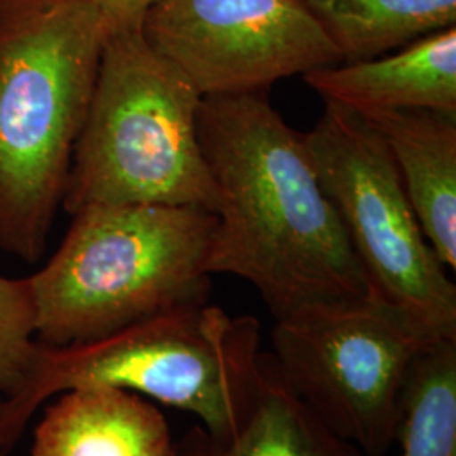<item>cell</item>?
<instances>
[{"label": "cell", "instance_id": "6", "mask_svg": "<svg viewBox=\"0 0 456 456\" xmlns=\"http://www.w3.org/2000/svg\"><path fill=\"white\" fill-rule=\"evenodd\" d=\"M305 141L370 294L426 342H456L455 282L426 240L380 135L362 115L325 102Z\"/></svg>", "mask_w": 456, "mask_h": 456}, {"label": "cell", "instance_id": "2", "mask_svg": "<svg viewBox=\"0 0 456 456\" xmlns=\"http://www.w3.org/2000/svg\"><path fill=\"white\" fill-rule=\"evenodd\" d=\"M105 36L82 0H0V248L22 261L63 205Z\"/></svg>", "mask_w": 456, "mask_h": 456}, {"label": "cell", "instance_id": "16", "mask_svg": "<svg viewBox=\"0 0 456 456\" xmlns=\"http://www.w3.org/2000/svg\"><path fill=\"white\" fill-rule=\"evenodd\" d=\"M88 7L97 11L103 19L107 31L141 26L147 11L159 0H82Z\"/></svg>", "mask_w": 456, "mask_h": 456}, {"label": "cell", "instance_id": "9", "mask_svg": "<svg viewBox=\"0 0 456 456\" xmlns=\"http://www.w3.org/2000/svg\"><path fill=\"white\" fill-rule=\"evenodd\" d=\"M325 102L354 112L435 110L456 114V28L428 34L394 54L303 75Z\"/></svg>", "mask_w": 456, "mask_h": 456}, {"label": "cell", "instance_id": "11", "mask_svg": "<svg viewBox=\"0 0 456 456\" xmlns=\"http://www.w3.org/2000/svg\"><path fill=\"white\" fill-rule=\"evenodd\" d=\"M34 429L31 456H173L163 412L146 397L112 387L58 394Z\"/></svg>", "mask_w": 456, "mask_h": 456}, {"label": "cell", "instance_id": "15", "mask_svg": "<svg viewBox=\"0 0 456 456\" xmlns=\"http://www.w3.org/2000/svg\"><path fill=\"white\" fill-rule=\"evenodd\" d=\"M36 338V303L29 277L0 274V395L9 397L28 374Z\"/></svg>", "mask_w": 456, "mask_h": 456}, {"label": "cell", "instance_id": "4", "mask_svg": "<svg viewBox=\"0 0 456 456\" xmlns=\"http://www.w3.org/2000/svg\"><path fill=\"white\" fill-rule=\"evenodd\" d=\"M216 222L208 210L169 205L73 213L56 254L29 276L37 342H92L147 318L208 303Z\"/></svg>", "mask_w": 456, "mask_h": 456}, {"label": "cell", "instance_id": "12", "mask_svg": "<svg viewBox=\"0 0 456 456\" xmlns=\"http://www.w3.org/2000/svg\"><path fill=\"white\" fill-rule=\"evenodd\" d=\"M173 456H363L337 436L279 375L267 359L265 384L256 406L227 435H212L196 426Z\"/></svg>", "mask_w": 456, "mask_h": 456}, {"label": "cell", "instance_id": "3", "mask_svg": "<svg viewBox=\"0 0 456 456\" xmlns=\"http://www.w3.org/2000/svg\"><path fill=\"white\" fill-rule=\"evenodd\" d=\"M269 354L254 316L208 303L163 313L92 342H37L31 367L0 406V453L22 436L51 397L78 387H112L183 409L212 435L232 433L256 406Z\"/></svg>", "mask_w": 456, "mask_h": 456}, {"label": "cell", "instance_id": "8", "mask_svg": "<svg viewBox=\"0 0 456 456\" xmlns=\"http://www.w3.org/2000/svg\"><path fill=\"white\" fill-rule=\"evenodd\" d=\"M142 33L201 97L267 92L279 80L342 63L297 0H159Z\"/></svg>", "mask_w": 456, "mask_h": 456}, {"label": "cell", "instance_id": "5", "mask_svg": "<svg viewBox=\"0 0 456 456\" xmlns=\"http://www.w3.org/2000/svg\"><path fill=\"white\" fill-rule=\"evenodd\" d=\"M201 95L141 26L107 31L97 82L66 180L63 208L169 205L216 213L198 139Z\"/></svg>", "mask_w": 456, "mask_h": 456}, {"label": "cell", "instance_id": "13", "mask_svg": "<svg viewBox=\"0 0 456 456\" xmlns=\"http://www.w3.org/2000/svg\"><path fill=\"white\" fill-rule=\"evenodd\" d=\"M340 53L357 63L456 28V0H297Z\"/></svg>", "mask_w": 456, "mask_h": 456}, {"label": "cell", "instance_id": "10", "mask_svg": "<svg viewBox=\"0 0 456 456\" xmlns=\"http://www.w3.org/2000/svg\"><path fill=\"white\" fill-rule=\"evenodd\" d=\"M360 115L389 149L426 240L441 264L455 271L456 114L370 110Z\"/></svg>", "mask_w": 456, "mask_h": 456}, {"label": "cell", "instance_id": "17", "mask_svg": "<svg viewBox=\"0 0 456 456\" xmlns=\"http://www.w3.org/2000/svg\"><path fill=\"white\" fill-rule=\"evenodd\" d=\"M0 406H2V395H0Z\"/></svg>", "mask_w": 456, "mask_h": 456}, {"label": "cell", "instance_id": "1", "mask_svg": "<svg viewBox=\"0 0 456 456\" xmlns=\"http://www.w3.org/2000/svg\"><path fill=\"white\" fill-rule=\"evenodd\" d=\"M198 139L218 191L212 276L250 282L274 322L372 296L305 134L265 92L201 98Z\"/></svg>", "mask_w": 456, "mask_h": 456}, {"label": "cell", "instance_id": "7", "mask_svg": "<svg viewBox=\"0 0 456 456\" xmlns=\"http://www.w3.org/2000/svg\"><path fill=\"white\" fill-rule=\"evenodd\" d=\"M271 342L282 380L363 456L389 453L412 365L435 345L374 296L276 322Z\"/></svg>", "mask_w": 456, "mask_h": 456}, {"label": "cell", "instance_id": "14", "mask_svg": "<svg viewBox=\"0 0 456 456\" xmlns=\"http://www.w3.org/2000/svg\"><path fill=\"white\" fill-rule=\"evenodd\" d=\"M395 441L403 456H456V342L429 345L414 362Z\"/></svg>", "mask_w": 456, "mask_h": 456}]
</instances>
